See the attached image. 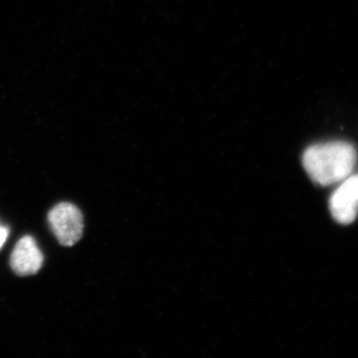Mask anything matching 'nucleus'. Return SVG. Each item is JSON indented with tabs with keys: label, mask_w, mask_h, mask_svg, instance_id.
<instances>
[{
	"label": "nucleus",
	"mask_w": 358,
	"mask_h": 358,
	"mask_svg": "<svg viewBox=\"0 0 358 358\" xmlns=\"http://www.w3.org/2000/svg\"><path fill=\"white\" fill-rule=\"evenodd\" d=\"M357 162V150L343 141L310 145L303 155V166L308 176L322 186L341 182L352 174Z\"/></svg>",
	"instance_id": "1"
},
{
	"label": "nucleus",
	"mask_w": 358,
	"mask_h": 358,
	"mask_svg": "<svg viewBox=\"0 0 358 358\" xmlns=\"http://www.w3.org/2000/svg\"><path fill=\"white\" fill-rule=\"evenodd\" d=\"M48 222L52 232L63 246H73L83 235V214L74 204L62 202L54 206L49 212Z\"/></svg>",
	"instance_id": "2"
},
{
	"label": "nucleus",
	"mask_w": 358,
	"mask_h": 358,
	"mask_svg": "<svg viewBox=\"0 0 358 358\" xmlns=\"http://www.w3.org/2000/svg\"><path fill=\"white\" fill-rule=\"evenodd\" d=\"M329 199V210L341 224H350L358 214V173L341 181Z\"/></svg>",
	"instance_id": "3"
},
{
	"label": "nucleus",
	"mask_w": 358,
	"mask_h": 358,
	"mask_svg": "<svg viewBox=\"0 0 358 358\" xmlns=\"http://www.w3.org/2000/svg\"><path fill=\"white\" fill-rule=\"evenodd\" d=\"M44 257L31 236L21 238L10 257V267L20 277L37 274L43 265Z\"/></svg>",
	"instance_id": "4"
},
{
	"label": "nucleus",
	"mask_w": 358,
	"mask_h": 358,
	"mask_svg": "<svg viewBox=\"0 0 358 358\" xmlns=\"http://www.w3.org/2000/svg\"><path fill=\"white\" fill-rule=\"evenodd\" d=\"M9 229L0 225V249L3 247L4 243L6 242L7 237H8Z\"/></svg>",
	"instance_id": "5"
}]
</instances>
